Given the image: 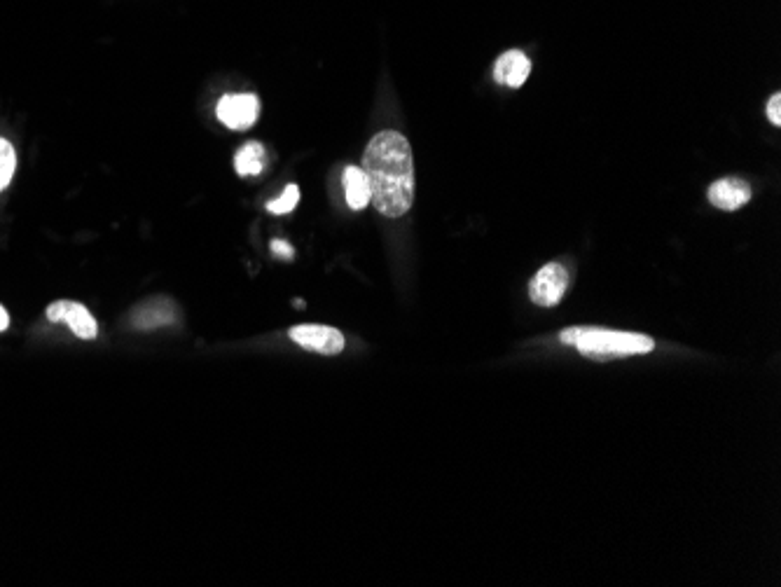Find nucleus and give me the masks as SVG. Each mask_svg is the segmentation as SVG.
Wrapping results in <instances>:
<instances>
[{
    "label": "nucleus",
    "mask_w": 781,
    "mask_h": 587,
    "mask_svg": "<svg viewBox=\"0 0 781 587\" xmlns=\"http://www.w3.org/2000/svg\"><path fill=\"white\" fill-rule=\"evenodd\" d=\"M267 164V153L260 143H246L244 148L239 150L237 157H234V167H237L239 176H258L262 174Z\"/></svg>",
    "instance_id": "9b49d317"
},
{
    "label": "nucleus",
    "mask_w": 781,
    "mask_h": 587,
    "mask_svg": "<svg viewBox=\"0 0 781 587\" xmlns=\"http://www.w3.org/2000/svg\"><path fill=\"white\" fill-rule=\"evenodd\" d=\"M365 176L375 209L386 218H400L414 202V160L407 138L398 131H382L363 153Z\"/></svg>",
    "instance_id": "f257e3e1"
},
{
    "label": "nucleus",
    "mask_w": 781,
    "mask_h": 587,
    "mask_svg": "<svg viewBox=\"0 0 781 587\" xmlns=\"http://www.w3.org/2000/svg\"><path fill=\"white\" fill-rule=\"evenodd\" d=\"M272 253L276 255V258H286V260H290V258H293V246H290V244H286V241H279V239H274L272 241Z\"/></svg>",
    "instance_id": "2eb2a0df"
},
{
    "label": "nucleus",
    "mask_w": 781,
    "mask_h": 587,
    "mask_svg": "<svg viewBox=\"0 0 781 587\" xmlns=\"http://www.w3.org/2000/svg\"><path fill=\"white\" fill-rule=\"evenodd\" d=\"M767 117H770V122L774 124V127H779L781 124V94H774L770 101H767Z\"/></svg>",
    "instance_id": "4468645a"
},
{
    "label": "nucleus",
    "mask_w": 781,
    "mask_h": 587,
    "mask_svg": "<svg viewBox=\"0 0 781 587\" xmlns=\"http://www.w3.org/2000/svg\"><path fill=\"white\" fill-rule=\"evenodd\" d=\"M751 188L742 178H721V181L711 183L709 202L721 211H737L744 204H749Z\"/></svg>",
    "instance_id": "0eeeda50"
},
{
    "label": "nucleus",
    "mask_w": 781,
    "mask_h": 587,
    "mask_svg": "<svg viewBox=\"0 0 781 587\" xmlns=\"http://www.w3.org/2000/svg\"><path fill=\"white\" fill-rule=\"evenodd\" d=\"M8 326H10V316L3 307H0V333H3V330H8Z\"/></svg>",
    "instance_id": "dca6fc26"
},
{
    "label": "nucleus",
    "mask_w": 781,
    "mask_h": 587,
    "mask_svg": "<svg viewBox=\"0 0 781 587\" xmlns=\"http://www.w3.org/2000/svg\"><path fill=\"white\" fill-rule=\"evenodd\" d=\"M47 319L52 323H66V326L71 328L80 340H94L96 333H99V326H96L94 316L89 314L87 307L80 305V302H71V300L52 302V305L47 307Z\"/></svg>",
    "instance_id": "39448f33"
},
{
    "label": "nucleus",
    "mask_w": 781,
    "mask_h": 587,
    "mask_svg": "<svg viewBox=\"0 0 781 587\" xmlns=\"http://www.w3.org/2000/svg\"><path fill=\"white\" fill-rule=\"evenodd\" d=\"M566 288H569V272L557 262L543 265L529 283V298L538 307H555L562 302Z\"/></svg>",
    "instance_id": "7ed1b4c3"
},
{
    "label": "nucleus",
    "mask_w": 781,
    "mask_h": 587,
    "mask_svg": "<svg viewBox=\"0 0 781 587\" xmlns=\"http://www.w3.org/2000/svg\"><path fill=\"white\" fill-rule=\"evenodd\" d=\"M290 340L300 347L316 351L323 356H337L344 349V335L337 328L328 326H295L290 328Z\"/></svg>",
    "instance_id": "423d86ee"
},
{
    "label": "nucleus",
    "mask_w": 781,
    "mask_h": 587,
    "mask_svg": "<svg viewBox=\"0 0 781 587\" xmlns=\"http://www.w3.org/2000/svg\"><path fill=\"white\" fill-rule=\"evenodd\" d=\"M529 73H531V61L527 54L520 50H510L506 54H501L494 66L496 82L506 87H522L524 82H527Z\"/></svg>",
    "instance_id": "6e6552de"
},
{
    "label": "nucleus",
    "mask_w": 781,
    "mask_h": 587,
    "mask_svg": "<svg viewBox=\"0 0 781 587\" xmlns=\"http://www.w3.org/2000/svg\"><path fill=\"white\" fill-rule=\"evenodd\" d=\"M297 202H300V190H297L295 185H288L286 192H283L279 199H274V202L267 204V211L274 213V216H281V213L293 211Z\"/></svg>",
    "instance_id": "ddd939ff"
},
{
    "label": "nucleus",
    "mask_w": 781,
    "mask_h": 587,
    "mask_svg": "<svg viewBox=\"0 0 781 587\" xmlns=\"http://www.w3.org/2000/svg\"><path fill=\"white\" fill-rule=\"evenodd\" d=\"M176 321V307L171 300H150L141 305L131 316V323L138 330H152L169 326Z\"/></svg>",
    "instance_id": "1a4fd4ad"
},
{
    "label": "nucleus",
    "mask_w": 781,
    "mask_h": 587,
    "mask_svg": "<svg viewBox=\"0 0 781 587\" xmlns=\"http://www.w3.org/2000/svg\"><path fill=\"white\" fill-rule=\"evenodd\" d=\"M344 192H347V204L354 211H363L365 206L370 204V199H372L370 181H368V176H365L363 169H358V167L344 169Z\"/></svg>",
    "instance_id": "9d476101"
},
{
    "label": "nucleus",
    "mask_w": 781,
    "mask_h": 587,
    "mask_svg": "<svg viewBox=\"0 0 781 587\" xmlns=\"http://www.w3.org/2000/svg\"><path fill=\"white\" fill-rule=\"evenodd\" d=\"M260 115V101L255 94H227L218 101V120L234 131L253 127Z\"/></svg>",
    "instance_id": "20e7f679"
},
{
    "label": "nucleus",
    "mask_w": 781,
    "mask_h": 587,
    "mask_svg": "<svg viewBox=\"0 0 781 587\" xmlns=\"http://www.w3.org/2000/svg\"><path fill=\"white\" fill-rule=\"evenodd\" d=\"M15 169H17L15 148H12L5 138H0V190L8 188L12 176H15Z\"/></svg>",
    "instance_id": "f8f14e48"
},
{
    "label": "nucleus",
    "mask_w": 781,
    "mask_h": 587,
    "mask_svg": "<svg viewBox=\"0 0 781 587\" xmlns=\"http://www.w3.org/2000/svg\"><path fill=\"white\" fill-rule=\"evenodd\" d=\"M559 342L576 347L580 354L594 361L639 356L655 349L651 337L606 328H566L564 333H559Z\"/></svg>",
    "instance_id": "f03ea898"
}]
</instances>
